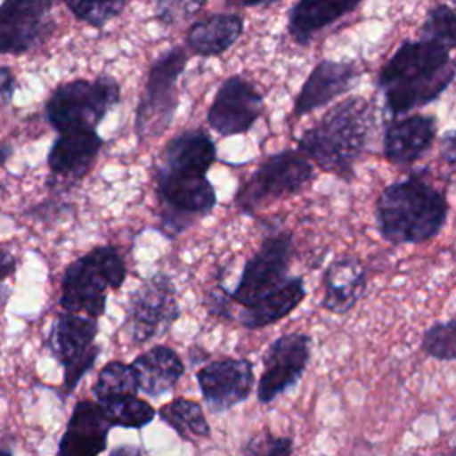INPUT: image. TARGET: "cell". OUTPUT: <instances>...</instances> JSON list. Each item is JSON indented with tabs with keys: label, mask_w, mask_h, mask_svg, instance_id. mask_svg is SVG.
Instances as JSON below:
<instances>
[{
	"label": "cell",
	"mask_w": 456,
	"mask_h": 456,
	"mask_svg": "<svg viewBox=\"0 0 456 456\" xmlns=\"http://www.w3.org/2000/svg\"><path fill=\"white\" fill-rule=\"evenodd\" d=\"M264 110V98L240 75L224 78L208 107L207 121L221 135L246 134Z\"/></svg>",
	"instance_id": "14"
},
{
	"label": "cell",
	"mask_w": 456,
	"mask_h": 456,
	"mask_svg": "<svg viewBox=\"0 0 456 456\" xmlns=\"http://www.w3.org/2000/svg\"><path fill=\"white\" fill-rule=\"evenodd\" d=\"M100 406L105 410L112 428L119 426L141 429L148 426L157 415V410L150 403L137 397V394H126Z\"/></svg>",
	"instance_id": "26"
},
{
	"label": "cell",
	"mask_w": 456,
	"mask_h": 456,
	"mask_svg": "<svg viewBox=\"0 0 456 456\" xmlns=\"http://www.w3.org/2000/svg\"><path fill=\"white\" fill-rule=\"evenodd\" d=\"M360 73V68L353 61L322 59L314 66V69L303 82L294 100L292 116L301 118L346 94L353 87Z\"/></svg>",
	"instance_id": "16"
},
{
	"label": "cell",
	"mask_w": 456,
	"mask_h": 456,
	"mask_svg": "<svg viewBox=\"0 0 456 456\" xmlns=\"http://www.w3.org/2000/svg\"><path fill=\"white\" fill-rule=\"evenodd\" d=\"M442 157L449 162V166L454 164V130H447L444 134V151Z\"/></svg>",
	"instance_id": "35"
},
{
	"label": "cell",
	"mask_w": 456,
	"mask_h": 456,
	"mask_svg": "<svg viewBox=\"0 0 456 456\" xmlns=\"http://www.w3.org/2000/svg\"><path fill=\"white\" fill-rule=\"evenodd\" d=\"M240 5L244 7H255V5H267V4H274L280 0H237Z\"/></svg>",
	"instance_id": "38"
},
{
	"label": "cell",
	"mask_w": 456,
	"mask_h": 456,
	"mask_svg": "<svg viewBox=\"0 0 456 456\" xmlns=\"http://www.w3.org/2000/svg\"><path fill=\"white\" fill-rule=\"evenodd\" d=\"M0 456H14V454H12V451H11L9 447H4V445H2V447H0Z\"/></svg>",
	"instance_id": "40"
},
{
	"label": "cell",
	"mask_w": 456,
	"mask_h": 456,
	"mask_svg": "<svg viewBox=\"0 0 456 456\" xmlns=\"http://www.w3.org/2000/svg\"><path fill=\"white\" fill-rule=\"evenodd\" d=\"M96 335L98 322L87 315L62 312L53 321L46 337V347L64 369V395H69L94 365L100 354V346L94 342Z\"/></svg>",
	"instance_id": "9"
},
{
	"label": "cell",
	"mask_w": 456,
	"mask_h": 456,
	"mask_svg": "<svg viewBox=\"0 0 456 456\" xmlns=\"http://www.w3.org/2000/svg\"><path fill=\"white\" fill-rule=\"evenodd\" d=\"M216 159L214 141L198 128L178 134L164 146L155 167V183L169 223L192 221L212 212L217 196L207 171Z\"/></svg>",
	"instance_id": "1"
},
{
	"label": "cell",
	"mask_w": 456,
	"mask_h": 456,
	"mask_svg": "<svg viewBox=\"0 0 456 456\" xmlns=\"http://www.w3.org/2000/svg\"><path fill=\"white\" fill-rule=\"evenodd\" d=\"M53 0H4L0 4V55H23L45 43L55 23Z\"/></svg>",
	"instance_id": "12"
},
{
	"label": "cell",
	"mask_w": 456,
	"mask_h": 456,
	"mask_svg": "<svg viewBox=\"0 0 456 456\" xmlns=\"http://www.w3.org/2000/svg\"><path fill=\"white\" fill-rule=\"evenodd\" d=\"M103 139L96 128H75L59 132V137L53 141L46 164L53 178L62 182L80 180L94 164Z\"/></svg>",
	"instance_id": "18"
},
{
	"label": "cell",
	"mask_w": 456,
	"mask_h": 456,
	"mask_svg": "<svg viewBox=\"0 0 456 456\" xmlns=\"http://www.w3.org/2000/svg\"><path fill=\"white\" fill-rule=\"evenodd\" d=\"M187 61L183 46H171L153 61L135 109V134L141 142L160 137L171 126L178 107V78Z\"/></svg>",
	"instance_id": "7"
},
{
	"label": "cell",
	"mask_w": 456,
	"mask_h": 456,
	"mask_svg": "<svg viewBox=\"0 0 456 456\" xmlns=\"http://www.w3.org/2000/svg\"><path fill=\"white\" fill-rule=\"evenodd\" d=\"M16 91V77L11 68L0 66V100L4 103H11Z\"/></svg>",
	"instance_id": "33"
},
{
	"label": "cell",
	"mask_w": 456,
	"mask_h": 456,
	"mask_svg": "<svg viewBox=\"0 0 456 456\" xmlns=\"http://www.w3.org/2000/svg\"><path fill=\"white\" fill-rule=\"evenodd\" d=\"M125 278L126 265L116 248H93L66 267L59 303L64 312L98 319L105 314L107 289L118 290Z\"/></svg>",
	"instance_id": "5"
},
{
	"label": "cell",
	"mask_w": 456,
	"mask_h": 456,
	"mask_svg": "<svg viewBox=\"0 0 456 456\" xmlns=\"http://www.w3.org/2000/svg\"><path fill=\"white\" fill-rule=\"evenodd\" d=\"M4 191H5V187H4V183H2V182H0V196H2V194H4Z\"/></svg>",
	"instance_id": "41"
},
{
	"label": "cell",
	"mask_w": 456,
	"mask_h": 456,
	"mask_svg": "<svg viewBox=\"0 0 456 456\" xmlns=\"http://www.w3.org/2000/svg\"><path fill=\"white\" fill-rule=\"evenodd\" d=\"M9 297H11V289L4 281H0V306H4Z\"/></svg>",
	"instance_id": "39"
},
{
	"label": "cell",
	"mask_w": 456,
	"mask_h": 456,
	"mask_svg": "<svg viewBox=\"0 0 456 456\" xmlns=\"http://www.w3.org/2000/svg\"><path fill=\"white\" fill-rule=\"evenodd\" d=\"M112 424L105 410L89 399L73 406L55 456H100L107 449Z\"/></svg>",
	"instance_id": "17"
},
{
	"label": "cell",
	"mask_w": 456,
	"mask_h": 456,
	"mask_svg": "<svg viewBox=\"0 0 456 456\" xmlns=\"http://www.w3.org/2000/svg\"><path fill=\"white\" fill-rule=\"evenodd\" d=\"M305 283L301 276H290L285 285L278 290L267 294L248 308H242L239 314V322L248 330H258L267 324L278 322L294 312L299 303L305 299Z\"/></svg>",
	"instance_id": "24"
},
{
	"label": "cell",
	"mask_w": 456,
	"mask_h": 456,
	"mask_svg": "<svg viewBox=\"0 0 456 456\" xmlns=\"http://www.w3.org/2000/svg\"><path fill=\"white\" fill-rule=\"evenodd\" d=\"M452 50L429 39L403 41L378 75V87L390 118L438 100L454 80Z\"/></svg>",
	"instance_id": "2"
},
{
	"label": "cell",
	"mask_w": 456,
	"mask_h": 456,
	"mask_svg": "<svg viewBox=\"0 0 456 456\" xmlns=\"http://www.w3.org/2000/svg\"><path fill=\"white\" fill-rule=\"evenodd\" d=\"M196 379L205 404L214 413L246 401L255 387L253 363L239 358L210 362L196 372Z\"/></svg>",
	"instance_id": "15"
},
{
	"label": "cell",
	"mask_w": 456,
	"mask_h": 456,
	"mask_svg": "<svg viewBox=\"0 0 456 456\" xmlns=\"http://www.w3.org/2000/svg\"><path fill=\"white\" fill-rule=\"evenodd\" d=\"M294 444L289 436L260 433L251 436L242 447V456H292Z\"/></svg>",
	"instance_id": "31"
},
{
	"label": "cell",
	"mask_w": 456,
	"mask_h": 456,
	"mask_svg": "<svg viewBox=\"0 0 456 456\" xmlns=\"http://www.w3.org/2000/svg\"><path fill=\"white\" fill-rule=\"evenodd\" d=\"M110 456H139V451L135 447H126V445H121L118 447L116 451L110 452Z\"/></svg>",
	"instance_id": "37"
},
{
	"label": "cell",
	"mask_w": 456,
	"mask_h": 456,
	"mask_svg": "<svg viewBox=\"0 0 456 456\" xmlns=\"http://www.w3.org/2000/svg\"><path fill=\"white\" fill-rule=\"evenodd\" d=\"M62 2L77 20L94 28H102L110 20L118 18L132 0H62Z\"/></svg>",
	"instance_id": "28"
},
{
	"label": "cell",
	"mask_w": 456,
	"mask_h": 456,
	"mask_svg": "<svg viewBox=\"0 0 456 456\" xmlns=\"http://www.w3.org/2000/svg\"><path fill=\"white\" fill-rule=\"evenodd\" d=\"M93 394L98 404H105L126 394H137V385L130 365L118 360L105 363L96 378Z\"/></svg>",
	"instance_id": "27"
},
{
	"label": "cell",
	"mask_w": 456,
	"mask_h": 456,
	"mask_svg": "<svg viewBox=\"0 0 456 456\" xmlns=\"http://www.w3.org/2000/svg\"><path fill=\"white\" fill-rule=\"evenodd\" d=\"M12 151H14V148H12V144L9 141H2L0 142V166L7 162V159L12 155Z\"/></svg>",
	"instance_id": "36"
},
{
	"label": "cell",
	"mask_w": 456,
	"mask_h": 456,
	"mask_svg": "<svg viewBox=\"0 0 456 456\" xmlns=\"http://www.w3.org/2000/svg\"><path fill=\"white\" fill-rule=\"evenodd\" d=\"M436 137V118L429 114H408L394 118L383 135V155L397 166L413 164L429 151Z\"/></svg>",
	"instance_id": "19"
},
{
	"label": "cell",
	"mask_w": 456,
	"mask_h": 456,
	"mask_svg": "<svg viewBox=\"0 0 456 456\" xmlns=\"http://www.w3.org/2000/svg\"><path fill=\"white\" fill-rule=\"evenodd\" d=\"M438 456H454V452H447V454H438Z\"/></svg>",
	"instance_id": "42"
},
{
	"label": "cell",
	"mask_w": 456,
	"mask_h": 456,
	"mask_svg": "<svg viewBox=\"0 0 456 456\" xmlns=\"http://www.w3.org/2000/svg\"><path fill=\"white\" fill-rule=\"evenodd\" d=\"M137 390L150 397H160L171 392L185 372V365L178 353L167 346H155L141 353L132 363Z\"/></svg>",
	"instance_id": "20"
},
{
	"label": "cell",
	"mask_w": 456,
	"mask_h": 456,
	"mask_svg": "<svg viewBox=\"0 0 456 456\" xmlns=\"http://www.w3.org/2000/svg\"><path fill=\"white\" fill-rule=\"evenodd\" d=\"M447 216L445 192L419 173L392 182L376 201L379 233L395 246L433 239L444 228Z\"/></svg>",
	"instance_id": "4"
},
{
	"label": "cell",
	"mask_w": 456,
	"mask_h": 456,
	"mask_svg": "<svg viewBox=\"0 0 456 456\" xmlns=\"http://www.w3.org/2000/svg\"><path fill=\"white\" fill-rule=\"evenodd\" d=\"M420 37L435 41L449 50L456 46V23H454V9L449 4H435L420 27Z\"/></svg>",
	"instance_id": "29"
},
{
	"label": "cell",
	"mask_w": 456,
	"mask_h": 456,
	"mask_svg": "<svg viewBox=\"0 0 456 456\" xmlns=\"http://www.w3.org/2000/svg\"><path fill=\"white\" fill-rule=\"evenodd\" d=\"M365 287L363 264L356 256H342L331 262L324 273L322 306L342 315L360 301Z\"/></svg>",
	"instance_id": "21"
},
{
	"label": "cell",
	"mask_w": 456,
	"mask_h": 456,
	"mask_svg": "<svg viewBox=\"0 0 456 456\" xmlns=\"http://www.w3.org/2000/svg\"><path fill=\"white\" fill-rule=\"evenodd\" d=\"M157 415L173 428L182 440L196 442L210 436V426L205 419L203 408L191 399L176 397L171 403L164 404Z\"/></svg>",
	"instance_id": "25"
},
{
	"label": "cell",
	"mask_w": 456,
	"mask_h": 456,
	"mask_svg": "<svg viewBox=\"0 0 456 456\" xmlns=\"http://www.w3.org/2000/svg\"><path fill=\"white\" fill-rule=\"evenodd\" d=\"M121 100V87L110 75L77 78L57 86L45 103V118L57 132L96 128Z\"/></svg>",
	"instance_id": "6"
},
{
	"label": "cell",
	"mask_w": 456,
	"mask_h": 456,
	"mask_svg": "<svg viewBox=\"0 0 456 456\" xmlns=\"http://www.w3.org/2000/svg\"><path fill=\"white\" fill-rule=\"evenodd\" d=\"M178 315L180 308L171 278L153 274L130 294L123 331L132 344H142L167 331Z\"/></svg>",
	"instance_id": "10"
},
{
	"label": "cell",
	"mask_w": 456,
	"mask_h": 456,
	"mask_svg": "<svg viewBox=\"0 0 456 456\" xmlns=\"http://www.w3.org/2000/svg\"><path fill=\"white\" fill-rule=\"evenodd\" d=\"M422 351L440 362H454L456 358V321L435 322L422 337Z\"/></svg>",
	"instance_id": "30"
},
{
	"label": "cell",
	"mask_w": 456,
	"mask_h": 456,
	"mask_svg": "<svg viewBox=\"0 0 456 456\" xmlns=\"http://www.w3.org/2000/svg\"><path fill=\"white\" fill-rule=\"evenodd\" d=\"M244 32V18L239 14L216 12L194 21L187 34V48L200 57H216L232 48Z\"/></svg>",
	"instance_id": "23"
},
{
	"label": "cell",
	"mask_w": 456,
	"mask_h": 456,
	"mask_svg": "<svg viewBox=\"0 0 456 456\" xmlns=\"http://www.w3.org/2000/svg\"><path fill=\"white\" fill-rule=\"evenodd\" d=\"M292 239L289 233L267 235L260 248L244 264L240 280L233 292L226 294L228 305L237 303L242 308L251 306L267 294L278 290L289 276Z\"/></svg>",
	"instance_id": "11"
},
{
	"label": "cell",
	"mask_w": 456,
	"mask_h": 456,
	"mask_svg": "<svg viewBox=\"0 0 456 456\" xmlns=\"http://www.w3.org/2000/svg\"><path fill=\"white\" fill-rule=\"evenodd\" d=\"M363 0H297L289 11L287 28L297 45H308L310 39L353 12Z\"/></svg>",
	"instance_id": "22"
},
{
	"label": "cell",
	"mask_w": 456,
	"mask_h": 456,
	"mask_svg": "<svg viewBox=\"0 0 456 456\" xmlns=\"http://www.w3.org/2000/svg\"><path fill=\"white\" fill-rule=\"evenodd\" d=\"M372 126L374 102L349 96L297 137V150L322 171L349 182L356 160L369 144Z\"/></svg>",
	"instance_id": "3"
},
{
	"label": "cell",
	"mask_w": 456,
	"mask_h": 456,
	"mask_svg": "<svg viewBox=\"0 0 456 456\" xmlns=\"http://www.w3.org/2000/svg\"><path fill=\"white\" fill-rule=\"evenodd\" d=\"M312 178L314 166L299 150H281L251 173L237 191L235 203L244 214H253L269 201L299 192Z\"/></svg>",
	"instance_id": "8"
},
{
	"label": "cell",
	"mask_w": 456,
	"mask_h": 456,
	"mask_svg": "<svg viewBox=\"0 0 456 456\" xmlns=\"http://www.w3.org/2000/svg\"><path fill=\"white\" fill-rule=\"evenodd\" d=\"M207 0H155V18L162 25H176L196 14Z\"/></svg>",
	"instance_id": "32"
},
{
	"label": "cell",
	"mask_w": 456,
	"mask_h": 456,
	"mask_svg": "<svg viewBox=\"0 0 456 456\" xmlns=\"http://www.w3.org/2000/svg\"><path fill=\"white\" fill-rule=\"evenodd\" d=\"M312 354V338L306 333H285L274 338L264 353V370L256 383L262 404L292 388L303 376Z\"/></svg>",
	"instance_id": "13"
},
{
	"label": "cell",
	"mask_w": 456,
	"mask_h": 456,
	"mask_svg": "<svg viewBox=\"0 0 456 456\" xmlns=\"http://www.w3.org/2000/svg\"><path fill=\"white\" fill-rule=\"evenodd\" d=\"M16 273V258L11 251L0 249V281Z\"/></svg>",
	"instance_id": "34"
}]
</instances>
